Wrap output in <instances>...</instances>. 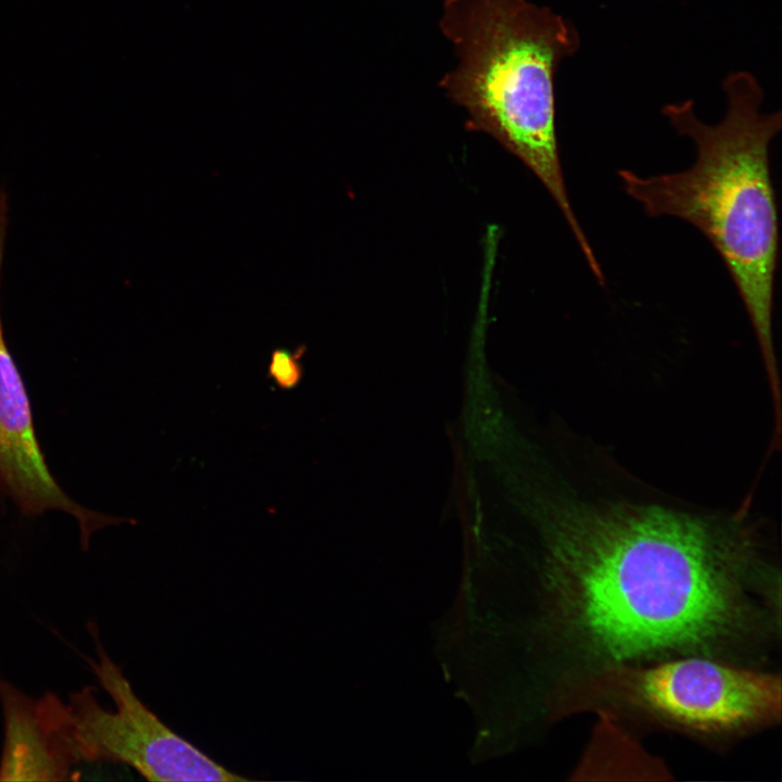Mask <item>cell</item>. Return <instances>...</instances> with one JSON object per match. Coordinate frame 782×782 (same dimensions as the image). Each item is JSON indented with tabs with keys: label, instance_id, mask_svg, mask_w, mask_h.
Instances as JSON below:
<instances>
[{
	"label": "cell",
	"instance_id": "obj_2",
	"mask_svg": "<svg viewBox=\"0 0 782 782\" xmlns=\"http://www.w3.org/2000/svg\"><path fill=\"white\" fill-rule=\"evenodd\" d=\"M724 118L703 123L692 101L668 104L663 114L696 147L685 171L640 176L618 171L625 191L651 217L674 216L696 227L724 262L745 306L761 352L773 399L780 396L774 342V282L779 217L769 146L782 126L780 111L761 113L764 92L748 72L723 80Z\"/></svg>",
	"mask_w": 782,
	"mask_h": 782
},
{
	"label": "cell",
	"instance_id": "obj_6",
	"mask_svg": "<svg viewBox=\"0 0 782 782\" xmlns=\"http://www.w3.org/2000/svg\"><path fill=\"white\" fill-rule=\"evenodd\" d=\"M9 223V205L0 197V285ZM0 496L8 497L25 516L61 510L73 516L83 550L93 532L124 518L110 516L75 502L51 474L39 444L25 381L7 344L0 314Z\"/></svg>",
	"mask_w": 782,
	"mask_h": 782
},
{
	"label": "cell",
	"instance_id": "obj_5",
	"mask_svg": "<svg viewBox=\"0 0 782 782\" xmlns=\"http://www.w3.org/2000/svg\"><path fill=\"white\" fill-rule=\"evenodd\" d=\"M97 660L86 658L115 703L103 708L86 686L65 704V726L78 761L127 765L149 781H245L214 761L166 726L135 693L108 655L93 623L88 625Z\"/></svg>",
	"mask_w": 782,
	"mask_h": 782
},
{
	"label": "cell",
	"instance_id": "obj_7",
	"mask_svg": "<svg viewBox=\"0 0 782 782\" xmlns=\"http://www.w3.org/2000/svg\"><path fill=\"white\" fill-rule=\"evenodd\" d=\"M4 744L0 781H66L77 765L65 728V704L53 693L34 699L0 680Z\"/></svg>",
	"mask_w": 782,
	"mask_h": 782
},
{
	"label": "cell",
	"instance_id": "obj_4",
	"mask_svg": "<svg viewBox=\"0 0 782 782\" xmlns=\"http://www.w3.org/2000/svg\"><path fill=\"white\" fill-rule=\"evenodd\" d=\"M588 683L604 702L689 730L721 733L772 721L781 710L780 679L705 658L648 667L606 665Z\"/></svg>",
	"mask_w": 782,
	"mask_h": 782
},
{
	"label": "cell",
	"instance_id": "obj_1",
	"mask_svg": "<svg viewBox=\"0 0 782 782\" xmlns=\"http://www.w3.org/2000/svg\"><path fill=\"white\" fill-rule=\"evenodd\" d=\"M553 582L583 653L610 664L740 638L766 580L739 522L658 506L575 504L553 535Z\"/></svg>",
	"mask_w": 782,
	"mask_h": 782
},
{
	"label": "cell",
	"instance_id": "obj_8",
	"mask_svg": "<svg viewBox=\"0 0 782 782\" xmlns=\"http://www.w3.org/2000/svg\"><path fill=\"white\" fill-rule=\"evenodd\" d=\"M304 351V346H300L293 351L277 348L270 353L267 377L280 390L290 391L301 383L304 375L302 364Z\"/></svg>",
	"mask_w": 782,
	"mask_h": 782
},
{
	"label": "cell",
	"instance_id": "obj_3",
	"mask_svg": "<svg viewBox=\"0 0 782 782\" xmlns=\"http://www.w3.org/2000/svg\"><path fill=\"white\" fill-rule=\"evenodd\" d=\"M440 27L457 56L442 88L467 112L471 128L495 138L537 176L591 258L569 201L555 127L554 76L579 48L576 28L527 0H446Z\"/></svg>",
	"mask_w": 782,
	"mask_h": 782
}]
</instances>
